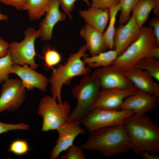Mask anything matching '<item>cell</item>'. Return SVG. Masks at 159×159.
I'll use <instances>...</instances> for the list:
<instances>
[{
    "label": "cell",
    "mask_w": 159,
    "mask_h": 159,
    "mask_svg": "<svg viewBox=\"0 0 159 159\" xmlns=\"http://www.w3.org/2000/svg\"><path fill=\"white\" fill-rule=\"evenodd\" d=\"M123 124L135 153L159 152V127L149 117L134 113L125 118Z\"/></svg>",
    "instance_id": "6da1fadb"
},
{
    "label": "cell",
    "mask_w": 159,
    "mask_h": 159,
    "mask_svg": "<svg viewBox=\"0 0 159 159\" xmlns=\"http://www.w3.org/2000/svg\"><path fill=\"white\" fill-rule=\"evenodd\" d=\"M90 134L80 146L82 149L98 152L106 157L127 153L131 150L123 122L100 128Z\"/></svg>",
    "instance_id": "7a4b0ae2"
},
{
    "label": "cell",
    "mask_w": 159,
    "mask_h": 159,
    "mask_svg": "<svg viewBox=\"0 0 159 159\" xmlns=\"http://www.w3.org/2000/svg\"><path fill=\"white\" fill-rule=\"evenodd\" d=\"M85 44L77 52L71 54L64 64H59L53 68L51 75L48 79L50 84L51 91L52 97L57 99L59 103H62L61 92L62 86L69 85L72 79L76 76H84L89 74L92 68L84 63L82 58L88 56Z\"/></svg>",
    "instance_id": "3957f363"
},
{
    "label": "cell",
    "mask_w": 159,
    "mask_h": 159,
    "mask_svg": "<svg viewBox=\"0 0 159 159\" xmlns=\"http://www.w3.org/2000/svg\"><path fill=\"white\" fill-rule=\"evenodd\" d=\"M157 46L158 47L153 28L143 26L138 38L118 56L112 64L125 71L135 66L142 59L150 57L152 50Z\"/></svg>",
    "instance_id": "277c9868"
},
{
    "label": "cell",
    "mask_w": 159,
    "mask_h": 159,
    "mask_svg": "<svg viewBox=\"0 0 159 159\" xmlns=\"http://www.w3.org/2000/svg\"><path fill=\"white\" fill-rule=\"evenodd\" d=\"M101 89L98 81L91 75H85L72 88V93L77 103L67 121H79L94 108Z\"/></svg>",
    "instance_id": "5b68a950"
},
{
    "label": "cell",
    "mask_w": 159,
    "mask_h": 159,
    "mask_svg": "<svg viewBox=\"0 0 159 159\" xmlns=\"http://www.w3.org/2000/svg\"><path fill=\"white\" fill-rule=\"evenodd\" d=\"M71 107L68 101L57 103L56 99L46 95L41 100L38 113L43 119L41 130H54L67 121Z\"/></svg>",
    "instance_id": "8992f818"
},
{
    "label": "cell",
    "mask_w": 159,
    "mask_h": 159,
    "mask_svg": "<svg viewBox=\"0 0 159 159\" xmlns=\"http://www.w3.org/2000/svg\"><path fill=\"white\" fill-rule=\"evenodd\" d=\"M24 34V38L21 42L13 41L9 44L8 54L14 63L22 66L26 64L34 69L38 67L34 60V43L38 37L37 30L28 27Z\"/></svg>",
    "instance_id": "52a82bcc"
},
{
    "label": "cell",
    "mask_w": 159,
    "mask_h": 159,
    "mask_svg": "<svg viewBox=\"0 0 159 159\" xmlns=\"http://www.w3.org/2000/svg\"><path fill=\"white\" fill-rule=\"evenodd\" d=\"M134 113L128 110H113L96 107L79 122L90 133L100 128L123 123L125 118Z\"/></svg>",
    "instance_id": "ba28073f"
},
{
    "label": "cell",
    "mask_w": 159,
    "mask_h": 159,
    "mask_svg": "<svg viewBox=\"0 0 159 159\" xmlns=\"http://www.w3.org/2000/svg\"><path fill=\"white\" fill-rule=\"evenodd\" d=\"M91 75L98 81L101 89H125L135 87L125 71L112 64L97 68Z\"/></svg>",
    "instance_id": "9c48e42d"
},
{
    "label": "cell",
    "mask_w": 159,
    "mask_h": 159,
    "mask_svg": "<svg viewBox=\"0 0 159 159\" xmlns=\"http://www.w3.org/2000/svg\"><path fill=\"white\" fill-rule=\"evenodd\" d=\"M0 95V114L4 110L11 112L22 105L26 98V88L21 80L8 79L2 85Z\"/></svg>",
    "instance_id": "30bf717a"
},
{
    "label": "cell",
    "mask_w": 159,
    "mask_h": 159,
    "mask_svg": "<svg viewBox=\"0 0 159 159\" xmlns=\"http://www.w3.org/2000/svg\"><path fill=\"white\" fill-rule=\"evenodd\" d=\"M120 24L115 29L113 38V49L118 56L122 54L139 37L141 28L132 15L128 21Z\"/></svg>",
    "instance_id": "8fae6325"
},
{
    "label": "cell",
    "mask_w": 159,
    "mask_h": 159,
    "mask_svg": "<svg viewBox=\"0 0 159 159\" xmlns=\"http://www.w3.org/2000/svg\"><path fill=\"white\" fill-rule=\"evenodd\" d=\"M80 124L78 121H66L57 129L59 137L56 145L51 151V159H56L62 152L67 150L73 144L77 135L85 134V130Z\"/></svg>",
    "instance_id": "7c38bea8"
},
{
    "label": "cell",
    "mask_w": 159,
    "mask_h": 159,
    "mask_svg": "<svg viewBox=\"0 0 159 159\" xmlns=\"http://www.w3.org/2000/svg\"><path fill=\"white\" fill-rule=\"evenodd\" d=\"M137 90L135 87L125 89H101L98 93L94 108L120 110L124 100L135 93Z\"/></svg>",
    "instance_id": "4fadbf2b"
},
{
    "label": "cell",
    "mask_w": 159,
    "mask_h": 159,
    "mask_svg": "<svg viewBox=\"0 0 159 159\" xmlns=\"http://www.w3.org/2000/svg\"><path fill=\"white\" fill-rule=\"evenodd\" d=\"M10 73H14L19 77L23 86L28 90L32 91L37 88L44 92L46 91L48 79L44 75L39 73L26 64L21 66L14 63Z\"/></svg>",
    "instance_id": "5bb4252c"
},
{
    "label": "cell",
    "mask_w": 159,
    "mask_h": 159,
    "mask_svg": "<svg viewBox=\"0 0 159 159\" xmlns=\"http://www.w3.org/2000/svg\"><path fill=\"white\" fill-rule=\"evenodd\" d=\"M60 0H50L48 4L45 16L41 21L37 30L38 37H40L43 41L51 40L55 25L66 18V14L60 11Z\"/></svg>",
    "instance_id": "9a60e30c"
},
{
    "label": "cell",
    "mask_w": 159,
    "mask_h": 159,
    "mask_svg": "<svg viewBox=\"0 0 159 159\" xmlns=\"http://www.w3.org/2000/svg\"><path fill=\"white\" fill-rule=\"evenodd\" d=\"M159 97L138 90L124 100L121 110H128L138 115H145L156 107Z\"/></svg>",
    "instance_id": "2e32d148"
},
{
    "label": "cell",
    "mask_w": 159,
    "mask_h": 159,
    "mask_svg": "<svg viewBox=\"0 0 159 159\" xmlns=\"http://www.w3.org/2000/svg\"><path fill=\"white\" fill-rule=\"evenodd\" d=\"M125 72L138 90L151 95L159 97V86L147 71L133 67Z\"/></svg>",
    "instance_id": "e0dca14e"
},
{
    "label": "cell",
    "mask_w": 159,
    "mask_h": 159,
    "mask_svg": "<svg viewBox=\"0 0 159 159\" xmlns=\"http://www.w3.org/2000/svg\"><path fill=\"white\" fill-rule=\"evenodd\" d=\"M80 34L86 41L85 45L91 56L106 51L103 33L93 27L86 23L80 30Z\"/></svg>",
    "instance_id": "ac0fdd59"
},
{
    "label": "cell",
    "mask_w": 159,
    "mask_h": 159,
    "mask_svg": "<svg viewBox=\"0 0 159 159\" xmlns=\"http://www.w3.org/2000/svg\"><path fill=\"white\" fill-rule=\"evenodd\" d=\"M79 14L86 23L103 33L110 19V10L90 7L87 10H80Z\"/></svg>",
    "instance_id": "d6986e66"
},
{
    "label": "cell",
    "mask_w": 159,
    "mask_h": 159,
    "mask_svg": "<svg viewBox=\"0 0 159 159\" xmlns=\"http://www.w3.org/2000/svg\"><path fill=\"white\" fill-rule=\"evenodd\" d=\"M117 56L116 51L112 49L100 52L96 55L91 57H84L82 60L85 64H87L91 67L98 68L112 64Z\"/></svg>",
    "instance_id": "ffe728a7"
},
{
    "label": "cell",
    "mask_w": 159,
    "mask_h": 159,
    "mask_svg": "<svg viewBox=\"0 0 159 159\" xmlns=\"http://www.w3.org/2000/svg\"><path fill=\"white\" fill-rule=\"evenodd\" d=\"M155 3V0H138L132 10V15L140 27L147 20Z\"/></svg>",
    "instance_id": "44dd1931"
},
{
    "label": "cell",
    "mask_w": 159,
    "mask_h": 159,
    "mask_svg": "<svg viewBox=\"0 0 159 159\" xmlns=\"http://www.w3.org/2000/svg\"><path fill=\"white\" fill-rule=\"evenodd\" d=\"M50 0H28L22 10L27 11L30 19H40L46 14L47 5Z\"/></svg>",
    "instance_id": "7402d4cb"
},
{
    "label": "cell",
    "mask_w": 159,
    "mask_h": 159,
    "mask_svg": "<svg viewBox=\"0 0 159 159\" xmlns=\"http://www.w3.org/2000/svg\"><path fill=\"white\" fill-rule=\"evenodd\" d=\"M110 21L106 30L103 33L104 40L107 49L112 50L113 49V38L115 28V24L116 16L118 12L121 10L120 3L109 9Z\"/></svg>",
    "instance_id": "603a6c76"
},
{
    "label": "cell",
    "mask_w": 159,
    "mask_h": 159,
    "mask_svg": "<svg viewBox=\"0 0 159 159\" xmlns=\"http://www.w3.org/2000/svg\"><path fill=\"white\" fill-rule=\"evenodd\" d=\"M134 67L147 71L152 77L159 81V60L147 57L140 60Z\"/></svg>",
    "instance_id": "cb8c5ba5"
},
{
    "label": "cell",
    "mask_w": 159,
    "mask_h": 159,
    "mask_svg": "<svg viewBox=\"0 0 159 159\" xmlns=\"http://www.w3.org/2000/svg\"><path fill=\"white\" fill-rule=\"evenodd\" d=\"M121 5V13L118 22L125 24L130 18V14L138 0H119Z\"/></svg>",
    "instance_id": "d4e9b609"
},
{
    "label": "cell",
    "mask_w": 159,
    "mask_h": 159,
    "mask_svg": "<svg viewBox=\"0 0 159 159\" xmlns=\"http://www.w3.org/2000/svg\"><path fill=\"white\" fill-rule=\"evenodd\" d=\"M14 63L9 54L0 58V85L9 78L10 70Z\"/></svg>",
    "instance_id": "484cf974"
},
{
    "label": "cell",
    "mask_w": 159,
    "mask_h": 159,
    "mask_svg": "<svg viewBox=\"0 0 159 159\" xmlns=\"http://www.w3.org/2000/svg\"><path fill=\"white\" fill-rule=\"evenodd\" d=\"M45 64L48 68H53V66L60 62L61 57L60 54L55 50L48 48L44 53Z\"/></svg>",
    "instance_id": "4316f807"
},
{
    "label": "cell",
    "mask_w": 159,
    "mask_h": 159,
    "mask_svg": "<svg viewBox=\"0 0 159 159\" xmlns=\"http://www.w3.org/2000/svg\"><path fill=\"white\" fill-rule=\"evenodd\" d=\"M29 150V148L27 143L25 140H19L13 142L8 150L9 151L19 155L26 153Z\"/></svg>",
    "instance_id": "83f0119b"
},
{
    "label": "cell",
    "mask_w": 159,
    "mask_h": 159,
    "mask_svg": "<svg viewBox=\"0 0 159 159\" xmlns=\"http://www.w3.org/2000/svg\"><path fill=\"white\" fill-rule=\"evenodd\" d=\"M67 150L66 154L62 155V159H86L82 149L80 147L72 144Z\"/></svg>",
    "instance_id": "f1b7e54d"
},
{
    "label": "cell",
    "mask_w": 159,
    "mask_h": 159,
    "mask_svg": "<svg viewBox=\"0 0 159 159\" xmlns=\"http://www.w3.org/2000/svg\"><path fill=\"white\" fill-rule=\"evenodd\" d=\"M77 0H60V6L63 10L64 13L68 16L71 20L72 17L71 12L75 6V2ZM85 1L88 6H90V0H82Z\"/></svg>",
    "instance_id": "f546056e"
},
{
    "label": "cell",
    "mask_w": 159,
    "mask_h": 159,
    "mask_svg": "<svg viewBox=\"0 0 159 159\" xmlns=\"http://www.w3.org/2000/svg\"><path fill=\"white\" fill-rule=\"evenodd\" d=\"M90 7L104 9H110L119 3V0H91Z\"/></svg>",
    "instance_id": "4dcf8cb0"
},
{
    "label": "cell",
    "mask_w": 159,
    "mask_h": 159,
    "mask_svg": "<svg viewBox=\"0 0 159 159\" xmlns=\"http://www.w3.org/2000/svg\"><path fill=\"white\" fill-rule=\"evenodd\" d=\"M30 126L24 123L18 124H6L0 122V135L7 132L8 131L16 130H27L29 128Z\"/></svg>",
    "instance_id": "1f68e13d"
},
{
    "label": "cell",
    "mask_w": 159,
    "mask_h": 159,
    "mask_svg": "<svg viewBox=\"0 0 159 159\" xmlns=\"http://www.w3.org/2000/svg\"><path fill=\"white\" fill-rule=\"evenodd\" d=\"M28 0H0L3 4L14 7L18 10H22Z\"/></svg>",
    "instance_id": "d6a6232c"
},
{
    "label": "cell",
    "mask_w": 159,
    "mask_h": 159,
    "mask_svg": "<svg viewBox=\"0 0 159 159\" xmlns=\"http://www.w3.org/2000/svg\"><path fill=\"white\" fill-rule=\"evenodd\" d=\"M150 27H153V29L154 34L155 37L157 45L159 47V17L156 16L152 18L149 22Z\"/></svg>",
    "instance_id": "836d02e7"
},
{
    "label": "cell",
    "mask_w": 159,
    "mask_h": 159,
    "mask_svg": "<svg viewBox=\"0 0 159 159\" xmlns=\"http://www.w3.org/2000/svg\"><path fill=\"white\" fill-rule=\"evenodd\" d=\"M9 44L0 37V58L5 57L8 54Z\"/></svg>",
    "instance_id": "e575fe53"
},
{
    "label": "cell",
    "mask_w": 159,
    "mask_h": 159,
    "mask_svg": "<svg viewBox=\"0 0 159 159\" xmlns=\"http://www.w3.org/2000/svg\"><path fill=\"white\" fill-rule=\"evenodd\" d=\"M143 158L145 159H159V156L153 155V154L144 151L139 154Z\"/></svg>",
    "instance_id": "d590c367"
},
{
    "label": "cell",
    "mask_w": 159,
    "mask_h": 159,
    "mask_svg": "<svg viewBox=\"0 0 159 159\" xmlns=\"http://www.w3.org/2000/svg\"><path fill=\"white\" fill-rule=\"evenodd\" d=\"M158 60L159 59V47H156L152 50L150 56Z\"/></svg>",
    "instance_id": "8d00e7d4"
},
{
    "label": "cell",
    "mask_w": 159,
    "mask_h": 159,
    "mask_svg": "<svg viewBox=\"0 0 159 159\" xmlns=\"http://www.w3.org/2000/svg\"><path fill=\"white\" fill-rule=\"evenodd\" d=\"M153 9V13L156 16H159V0H155V3Z\"/></svg>",
    "instance_id": "74e56055"
},
{
    "label": "cell",
    "mask_w": 159,
    "mask_h": 159,
    "mask_svg": "<svg viewBox=\"0 0 159 159\" xmlns=\"http://www.w3.org/2000/svg\"><path fill=\"white\" fill-rule=\"evenodd\" d=\"M9 17L7 15L3 14L0 13V21L1 20H7Z\"/></svg>",
    "instance_id": "f35d334b"
}]
</instances>
